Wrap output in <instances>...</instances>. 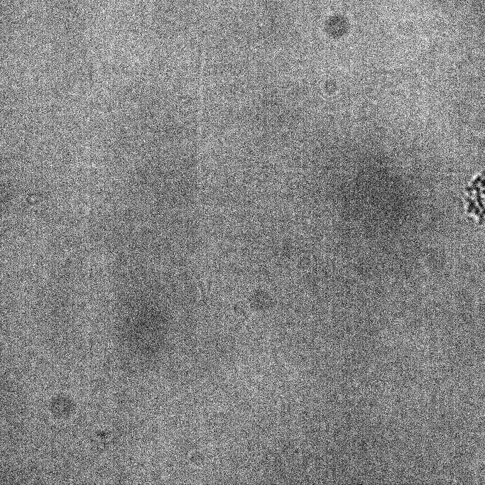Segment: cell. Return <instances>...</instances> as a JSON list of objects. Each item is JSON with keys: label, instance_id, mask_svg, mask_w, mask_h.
<instances>
[{"label": "cell", "instance_id": "6da1fadb", "mask_svg": "<svg viewBox=\"0 0 485 485\" xmlns=\"http://www.w3.org/2000/svg\"><path fill=\"white\" fill-rule=\"evenodd\" d=\"M198 285H199V288L201 290L203 301L205 303H206L207 302V297H206V293H205V287L203 285V283L199 280L198 281Z\"/></svg>", "mask_w": 485, "mask_h": 485}, {"label": "cell", "instance_id": "7a4b0ae2", "mask_svg": "<svg viewBox=\"0 0 485 485\" xmlns=\"http://www.w3.org/2000/svg\"><path fill=\"white\" fill-rule=\"evenodd\" d=\"M211 285H212V279H209L208 280V292H210V288H211Z\"/></svg>", "mask_w": 485, "mask_h": 485}]
</instances>
